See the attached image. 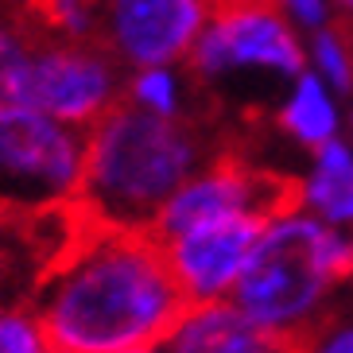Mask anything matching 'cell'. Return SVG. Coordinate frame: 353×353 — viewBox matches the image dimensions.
<instances>
[{"label": "cell", "instance_id": "6da1fadb", "mask_svg": "<svg viewBox=\"0 0 353 353\" xmlns=\"http://www.w3.org/2000/svg\"><path fill=\"white\" fill-rule=\"evenodd\" d=\"M47 342L59 353H121L159 345L183 314L156 233L105 229L78 218L32 291Z\"/></svg>", "mask_w": 353, "mask_h": 353}, {"label": "cell", "instance_id": "7a4b0ae2", "mask_svg": "<svg viewBox=\"0 0 353 353\" xmlns=\"http://www.w3.org/2000/svg\"><path fill=\"white\" fill-rule=\"evenodd\" d=\"M210 156L218 152L194 117L167 121L121 101L85 128V175L74 214L90 225L152 233L171 194Z\"/></svg>", "mask_w": 353, "mask_h": 353}, {"label": "cell", "instance_id": "3957f363", "mask_svg": "<svg viewBox=\"0 0 353 353\" xmlns=\"http://www.w3.org/2000/svg\"><path fill=\"white\" fill-rule=\"evenodd\" d=\"M353 288V233L319 221L299 202L264 218L233 303L256 326L295 345Z\"/></svg>", "mask_w": 353, "mask_h": 353}, {"label": "cell", "instance_id": "277c9868", "mask_svg": "<svg viewBox=\"0 0 353 353\" xmlns=\"http://www.w3.org/2000/svg\"><path fill=\"white\" fill-rule=\"evenodd\" d=\"M85 132L32 105H0V218H66L78 210Z\"/></svg>", "mask_w": 353, "mask_h": 353}, {"label": "cell", "instance_id": "5b68a950", "mask_svg": "<svg viewBox=\"0 0 353 353\" xmlns=\"http://www.w3.org/2000/svg\"><path fill=\"white\" fill-rule=\"evenodd\" d=\"M303 70L307 35L272 0H214V12L187 59V74L206 90L237 82H268L283 90Z\"/></svg>", "mask_w": 353, "mask_h": 353}, {"label": "cell", "instance_id": "8992f818", "mask_svg": "<svg viewBox=\"0 0 353 353\" xmlns=\"http://www.w3.org/2000/svg\"><path fill=\"white\" fill-rule=\"evenodd\" d=\"M125 66L101 43H39L23 74L20 105L54 117L70 128H94L125 101Z\"/></svg>", "mask_w": 353, "mask_h": 353}, {"label": "cell", "instance_id": "52a82bcc", "mask_svg": "<svg viewBox=\"0 0 353 353\" xmlns=\"http://www.w3.org/2000/svg\"><path fill=\"white\" fill-rule=\"evenodd\" d=\"M288 198H291V179L276 175L268 167L249 163V159L233 156V152H218L171 194V202L156 218L152 233L171 237L179 229L202 225V221L268 218Z\"/></svg>", "mask_w": 353, "mask_h": 353}, {"label": "cell", "instance_id": "ba28073f", "mask_svg": "<svg viewBox=\"0 0 353 353\" xmlns=\"http://www.w3.org/2000/svg\"><path fill=\"white\" fill-rule=\"evenodd\" d=\"M214 0H101V43L125 70L187 66Z\"/></svg>", "mask_w": 353, "mask_h": 353}, {"label": "cell", "instance_id": "9c48e42d", "mask_svg": "<svg viewBox=\"0 0 353 353\" xmlns=\"http://www.w3.org/2000/svg\"><path fill=\"white\" fill-rule=\"evenodd\" d=\"M264 218H221L159 237L179 291L187 303L233 299L260 241Z\"/></svg>", "mask_w": 353, "mask_h": 353}, {"label": "cell", "instance_id": "30bf717a", "mask_svg": "<svg viewBox=\"0 0 353 353\" xmlns=\"http://www.w3.org/2000/svg\"><path fill=\"white\" fill-rule=\"evenodd\" d=\"M163 345L167 353H291L288 342L256 326L233 299L187 303Z\"/></svg>", "mask_w": 353, "mask_h": 353}, {"label": "cell", "instance_id": "8fae6325", "mask_svg": "<svg viewBox=\"0 0 353 353\" xmlns=\"http://www.w3.org/2000/svg\"><path fill=\"white\" fill-rule=\"evenodd\" d=\"M291 202L326 225L353 233V136L307 152V167L291 179Z\"/></svg>", "mask_w": 353, "mask_h": 353}, {"label": "cell", "instance_id": "7c38bea8", "mask_svg": "<svg viewBox=\"0 0 353 353\" xmlns=\"http://www.w3.org/2000/svg\"><path fill=\"white\" fill-rule=\"evenodd\" d=\"M276 128L303 152L345 136V97L307 66L276 97Z\"/></svg>", "mask_w": 353, "mask_h": 353}, {"label": "cell", "instance_id": "4fadbf2b", "mask_svg": "<svg viewBox=\"0 0 353 353\" xmlns=\"http://www.w3.org/2000/svg\"><path fill=\"white\" fill-rule=\"evenodd\" d=\"M190 85L187 66H140L125 74V101L167 121H190Z\"/></svg>", "mask_w": 353, "mask_h": 353}, {"label": "cell", "instance_id": "5bb4252c", "mask_svg": "<svg viewBox=\"0 0 353 353\" xmlns=\"http://www.w3.org/2000/svg\"><path fill=\"white\" fill-rule=\"evenodd\" d=\"M32 20L54 43H97L101 0H32Z\"/></svg>", "mask_w": 353, "mask_h": 353}, {"label": "cell", "instance_id": "9a60e30c", "mask_svg": "<svg viewBox=\"0 0 353 353\" xmlns=\"http://www.w3.org/2000/svg\"><path fill=\"white\" fill-rule=\"evenodd\" d=\"M307 66L342 97L353 94V32L334 20L307 35Z\"/></svg>", "mask_w": 353, "mask_h": 353}, {"label": "cell", "instance_id": "2e32d148", "mask_svg": "<svg viewBox=\"0 0 353 353\" xmlns=\"http://www.w3.org/2000/svg\"><path fill=\"white\" fill-rule=\"evenodd\" d=\"M39 47V32L0 16V105H16L23 90V74Z\"/></svg>", "mask_w": 353, "mask_h": 353}, {"label": "cell", "instance_id": "e0dca14e", "mask_svg": "<svg viewBox=\"0 0 353 353\" xmlns=\"http://www.w3.org/2000/svg\"><path fill=\"white\" fill-rule=\"evenodd\" d=\"M0 353H51L47 330L32 303L0 299Z\"/></svg>", "mask_w": 353, "mask_h": 353}, {"label": "cell", "instance_id": "ac0fdd59", "mask_svg": "<svg viewBox=\"0 0 353 353\" xmlns=\"http://www.w3.org/2000/svg\"><path fill=\"white\" fill-rule=\"evenodd\" d=\"M291 353H353V299H342Z\"/></svg>", "mask_w": 353, "mask_h": 353}, {"label": "cell", "instance_id": "d6986e66", "mask_svg": "<svg viewBox=\"0 0 353 353\" xmlns=\"http://www.w3.org/2000/svg\"><path fill=\"white\" fill-rule=\"evenodd\" d=\"M272 4H276L303 35H311V32H319V28H326V23H334L330 0H272Z\"/></svg>", "mask_w": 353, "mask_h": 353}, {"label": "cell", "instance_id": "ffe728a7", "mask_svg": "<svg viewBox=\"0 0 353 353\" xmlns=\"http://www.w3.org/2000/svg\"><path fill=\"white\" fill-rule=\"evenodd\" d=\"M330 4H334V20L353 32V0H330Z\"/></svg>", "mask_w": 353, "mask_h": 353}, {"label": "cell", "instance_id": "44dd1931", "mask_svg": "<svg viewBox=\"0 0 353 353\" xmlns=\"http://www.w3.org/2000/svg\"><path fill=\"white\" fill-rule=\"evenodd\" d=\"M345 136H353V94L345 97Z\"/></svg>", "mask_w": 353, "mask_h": 353}, {"label": "cell", "instance_id": "7402d4cb", "mask_svg": "<svg viewBox=\"0 0 353 353\" xmlns=\"http://www.w3.org/2000/svg\"><path fill=\"white\" fill-rule=\"evenodd\" d=\"M121 353H167V345H136V350H121Z\"/></svg>", "mask_w": 353, "mask_h": 353}, {"label": "cell", "instance_id": "603a6c76", "mask_svg": "<svg viewBox=\"0 0 353 353\" xmlns=\"http://www.w3.org/2000/svg\"><path fill=\"white\" fill-rule=\"evenodd\" d=\"M51 353H59V350H51Z\"/></svg>", "mask_w": 353, "mask_h": 353}]
</instances>
